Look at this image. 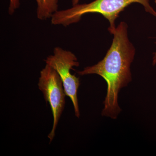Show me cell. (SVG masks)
Segmentation results:
<instances>
[{
  "instance_id": "9c48e42d",
  "label": "cell",
  "mask_w": 156,
  "mask_h": 156,
  "mask_svg": "<svg viewBox=\"0 0 156 156\" xmlns=\"http://www.w3.org/2000/svg\"><path fill=\"white\" fill-rule=\"evenodd\" d=\"M154 2L155 3V4H156V0H154Z\"/></svg>"
},
{
  "instance_id": "52a82bcc",
  "label": "cell",
  "mask_w": 156,
  "mask_h": 156,
  "mask_svg": "<svg viewBox=\"0 0 156 156\" xmlns=\"http://www.w3.org/2000/svg\"><path fill=\"white\" fill-rule=\"evenodd\" d=\"M80 0H72L73 6L75 5L78 4Z\"/></svg>"
},
{
  "instance_id": "8992f818",
  "label": "cell",
  "mask_w": 156,
  "mask_h": 156,
  "mask_svg": "<svg viewBox=\"0 0 156 156\" xmlns=\"http://www.w3.org/2000/svg\"><path fill=\"white\" fill-rule=\"evenodd\" d=\"M10 4L9 8V13L12 15L20 6V0H9Z\"/></svg>"
},
{
  "instance_id": "5b68a950",
  "label": "cell",
  "mask_w": 156,
  "mask_h": 156,
  "mask_svg": "<svg viewBox=\"0 0 156 156\" xmlns=\"http://www.w3.org/2000/svg\"><path fill=\"white\" fill-rule=\"evenodd\" d=\"M37 2V16L40 20L51 18L58 11V0H35Z\"/></svg>"
},
{
  "instance_id": "6da1fadb",
  "label": "cell",
  "mask_w": 156,
  "mask_h": 156,
  "mask_svg": "<svg viewBox=\"0 0 156 156\" xmlns=\"http://www.w3.org/2000/svg\"><path fill=\"white\" fill-rule=\"evenodd\" d=\"M128 25L120 23L109 32L114 36L111 46L104 58L97 64L77 72L80 75L97 74L107 84L106 96L102 115L116 119L121 111L118 105V94L131 80V65L134 60L135 49L129 41Z\"/></svg>"
},
{
  "instance_id": "ba28073f",
  "label": "cell",
  "mask_w": 156,
  "mask_h": 156,
  "mask_svg": "<svg viewBox=\"0 0 156 156\" xmlns=\"http://www.w3.org/2000/svg\"><path fill=\"white\" fill-rule=\"evenodd\" d=\"M156 63V53H155L154 56L153 58V64L155 65Z\"/></svg>"
},
{
  "instance_id": "3957f363",
  "label": "cell",
  "mask_w": 156,
  "mask_h": 156,
  "mask_svg": "<svg viewBox=\"0 0 156 156\" xmlns=\"http://www.w3.org/2000/svg\"><path fill=\"white\" fill-rule=\"evenodd\" d=\"M38 86L46 102L50 104L53 114V128L48 136L51 143L55 136L58 121L64 110L66 95L59 75L56 70L48 64L46 65L40 73Z\"/></svg>"
},
{
  "instance_id": "7a4b0ae2",
  "label": "cell",
  "mask_w": 156,
  "mask_h": 156,
  "mask_svg": "<svg viewBox=\"0 0 156 156\" xmlns=\"http://www.w3.org/2000/svg\"><path fill=\"white\" fill-rule=\"evenodd\" d=\"M134 3L142 5L146 12L156 17V12L150 5L149 0H94L88 4H77L69 9L58 11L51 18L54 25L68 26L79 22L83 15L98 13L108 20L109 31L116 28L115 21L126 7Z\"/></svg>"
},
{
  "instance_id": "277c9868",
  "label": "cell",
  "mask_w": 156,
  "mask_h": 156,
  "mask_svg": "<svg viewBox=\"0 0 156 156\" xmlns=\"http://www.w3.org/2000/svg\"><path fill=\"white\" fill-rule=\"evenodd\" d=\"M44 61L46 64L50 66L59 75L63 84L66 96L70 98L73 105L76 117L80 116L77 91L80 85L79 78L72 74L71 70L74 66H79L76 55L71 51L64 50L60 47H56L53 54L48 56Z\"/></svg>"
}]
</instances>
